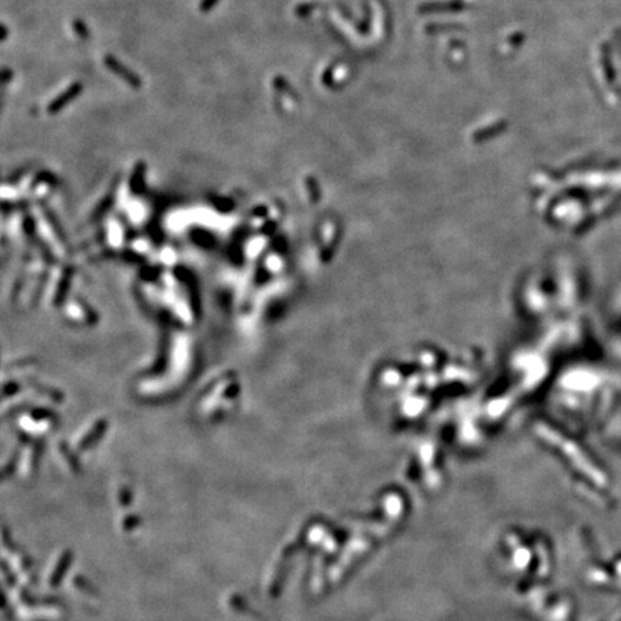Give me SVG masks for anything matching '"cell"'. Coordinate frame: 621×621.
I'll list each match as a JSON object with an SVG mask.
<instances>
[{"label": "cell", "instance_id": "1", "mask_svg": "<svg viewBox=\"0 0 621 621\" xmlns=\"http://www.w3.org/2000/svg\"><path fill=\"white\" fill-rule=\"evenodd\" d=\"M105 65H107L108 69L112 70L115 75H118L121 79H124L127 84H130L131 86H134V88H140L141 86V78L138 77L137 74H134L133 70L128 69L127 66H124L117 58L108 55L105 58Z\"/></svg>", "mask_w": 621, "mask_h": 621}, {"label": "cell", "instance_id": "3", "mask_svg": "<svg viewBox=\"0 0 621 621\" xmlns=\"http://www.w3.org/2000/svg\"><path fill=\"white\" fill-rule=\"evenodd\" d=\"M74 28H75V30H77V33L79 38H88V30H86V28H85V23L82 21H77L75 22V25H74Z\"/></svg>", "mask_w": 621, "mask_h": 621}, {"label": "cell", "instance_id": "4", "mask_svg": "<svg viewBox=\"0 0 621 621\" xmlns=\"http://www.w3.org/2000/svg\"><path fill=\"white\" fill-rule=\"evenodd\" d=\"M219 0H203L202 5H200V9H202L203 12H209L211 7L216 5Z\"/></svg>", "mask_w": 621, "mask_h": 621}, {"label": "cell", "instance_id": "2", "mask_svg": "<svg viewBox=\"0 0 621 621\" xmlns=\"http://www.w3.org/2000/svg\"><path fill=\"white\" fill-rule=\"evenodd\" d=\"M81 91H82V84H79V82H75V84H72L69 86V88H66L65 91L61 94V95H58V97L49 104L48 107V112L49 114H55V112H59L62 108H65L66 105L69 104L70 101L74 99V98H77L79 94H81Z\"/></svg>", "mask_w": 621, "mask_h": 621}]
</instances>
